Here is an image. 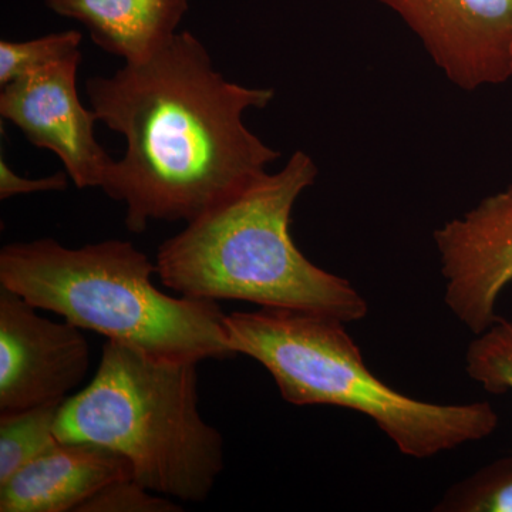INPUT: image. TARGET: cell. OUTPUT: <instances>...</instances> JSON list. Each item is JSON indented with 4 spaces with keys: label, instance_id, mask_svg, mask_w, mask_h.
Returning a JSON list of instances; mask_svg holds the SVG:
<instances>
[{
    "label": "cell",
    "instance_id": "cell-7",
    "mask_svg": "<svg viewBox=\"0 0 512 512\" xmlns=\"http://www.w3.org/2000/svg\"><path fill=\"white\" fill-rule=\"evenodd\" d=\"M82 53L13 80L0 93V116L20 128L29 143L52 151L77 188H103L116 160L97 143L93 110L77 92Z\"/></svg>",
    "mask_w": 512,
    "mask_h": 512
},
{
    "label": "cell",
    "instance_id": "cell-3",
    "mask_svg": "<svg viewBox=\"0 0 512 512\" xmlns=\"http://www.w3.org/2000/svg\"><path fill=\"white\" fill-rule=\"evenodd\" d=\"M154 274L156 264L119 239L72 249L46 238L0 251V286L77 328L170 359L238 356L217 302L167 295Z\"/></svg>",
    "mask_w": 512,
    "mask_h": 512
},
{
    "label": "cell",
    "instance_id": "cell-14",
    "mask_svg": "<svg viewBox=\"0 0 512 512\" xmlns=\"http://www.w3.org/2000/svg\"><path fill=\"white\" fill-rule=\"evenodd\" d=\"M466 373L491 394L512 393V320L498 319L474 336L464 356Z\"/></svg>",
    "mask_w": 512,
    "mask_h": 512
},
{
    "label": "cell",
    "instance_id": "cell-17",
    "mask_svg": "<svg viewBox=\"0 0 512 512\" xmlns=\"http://www.w3.org/2000/svg\"><path fill=\"white\" fill-rule=\"evenodd\" d=\"M69 174L66 171H59L52 177L32 178L20 177L10 168L3 158H0V200H9L20 194H30L39 191H62L66 190Z\"/></svg>",
    "mask_w": 512,
    "mask_h": 512
},
{
    "label": "cell",
    "instance_id": "cell-2",
    "mask_svg": "<svg viewBox=\"0 0 512 512\" xmlns=\"http://www.w3.org/2000/svg\"><path fill=\"white\" fill-rule=\"evenodd\" d=\"M316 177L315 161L296 151L278 173L188 222L158 248L161 284L190 298L320 313L348 325L366 318L369 305L352 282L312 264L293 242V207Z\"/></svg>",
    "mask_w": 512,
    "mask_h": 512
},
{
    "label": "cell",
    "instance_id": "cell-15",
    "mask_svg": "<svg viewBox=\"0 0 512 512\" xmlns=\"http://www.w3.org/2000/svg\"><path fill=\"white\" fill-rule=\"evenodd\" d=\"M82 33L79 30L52 33L28 42H0V86L13 82L23 74L59 62L80 53Z\"/></svg>",
    "mask_w": 512,
    "mask_h": 512
},
{
    "label": "cell",
    "instance_id": "cell-6",
    "mask_svg": "<svg viewBox=\"0 0 512 512\" xmlns=\"http://www.w3.org/2000/svg\"><path fill=\"white\" fill-rule=\"evenodd\" d=\"M37 311L0 286V414L63 403L89 372L82 329Z\"/></svg>",
    "mask_w": 512,
    "mask_h": 512
},
{
    "label": "cell",
    "instance_id": "cell-10",
    "mask_svg": "<svg viewBox=\"0 0 512 512\" xmlns=\"http://www.w3.org/2000/svg\"><path fill=\"white\" fill-rule=\"evenodd\" d=\"M133 478L130 463L96 444L59 441L0 484V512L79 511L107 485Z\"/></svg>",
    "mask_w": 512,
    "mask_h": 512
},
{
    "label": "cell",
    "instance_id": "cell-13",
    "mask_svg": "<svg viewBox=\"0 0 512 512\" xmlns=\"http://www.w3.org/2000/svg\"><path fill=\"white\" fill-rule=\"evenodd\" d=\"M434 512H512V454L450 485Z\"/></svg>",
    "mask_w": 512,
    "mask_h": 512
},
{
    "label": "cell",
    "instance_id": "cell-9",
    "mask_svg": "<svg viewBox=\"0 0 512 512\" xmlns=\"http://www.w3.org/2000/svg\"><path fill=\"white\" fill-rule=\"evenodd\" d=\"M444 278V303L474 336L500 316L497 303L512 282V187L484 198L433 234Z\"/></svg>",
    "mask_w": 512,
    "mask_h": 512
},
{
    "label": "cell",
    "instance_id": "cell-8",
    "mask_svg": "<svg viewBox=\"0 0 512 512\" xmlns=\"http://www.w3.org/2000/svg\"><path fill=\"white\" fill-rule=\"evenodd\" d=\"M461 90L512 79V0H379Z\"/></svg>",
    "mask_w": 512,
    "mask_h": 512
},
{
    "label": "cell",
    "instance_id": "cell-16",
    "mask_svg": "<svg viewBox=\"0 0 512 512\" xmlns=\"http://www.w3.org/2000/svg\"><path fill=\"white\" fill-rule=\"evenodd\" d=\"M180 505L148 490L134 478H123L104 487L77 512H177Z\"/></svg>",
    "mask_w": 512,
    "mask_h": 512
},
{
    "label": "cell",
    "instance_id": "cell-5",
    "mask_svg": "<svg viewBox=\"0 0 512 512\" xmlns=\"http://www.w3.org/2000/svg\"><path fill=\"white\" fill-rule=\"evenodd\" d=\"M198 362L107 340L92 382L60 407L56 436L121 454L134 480L202 503L224 471V439L202 419Z\"/></svg>",
    "mask_w": 512,
    "mask_h": 512
},
{
    "label": "cell",
    "instance_id": "cell-1",
    "mask_svg": "<svg viewBox=\"0 0 512 512\" xmlns=\"http://www.w3.org/2000/svg\"><path fill=\"white\" fill-rule=\"evenodd\" d=\"M86 89L97 119L126 138L101 190L126 204L134 234L151 220L194 221L281 157L242 121L245 111L268 107L274 90L228 82L191 32Z\"/></svg>",
    "mask_w": 512,
    "mask_h": 512
},
{
    "label": "cell",
    "instance_id": "cell-11",
    "mask_svg": "<svg viewBox=\"0 0 512 512\" xmlns=\"http://www.w3.org/2000/svg\"><path fill=\"white\" fill-rule=\"evenodd\" d=\"M57 15L79 20L104 52L143 62L167 45L188 0H45Z\"/></svg>",
    "mask_w": 512,
    "mask_h": 512
},
{
    "label": "cell",
    "instance_id": "cell-12",
    "mask_svg": "<svg viewBox=\"0 0 512 512\" xmlns=\"http://www.w3.org/2000/svg\"><path fill=\"white\" fill-rule=\"evenodd\" d=\"M62 404L0 414V484L59 443L56 421Z\"/></svg>",
    "mask_w": 512,
    "mask_h": 512
},
{
    "label": "cell",
    "instance_id": "cell-4",
    "mask_svg": "<svg viewBox=\"0 0 512 512\" xmlns=\"http://www.w3.org/2000/svg\"><path fill=\"white\" fill-rule=\"evenodd\" d=\"M346 325L292 309L225 316L231 349L261 363L285 402L363 414L403 456L426 460L488 439L498 429L500 416L488 402L430 403L394 390L366 366Z\"/></svg>",
    "mask_w": 512,
    "mask_h": 512
}]
</instances>
